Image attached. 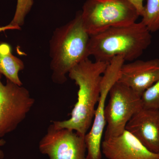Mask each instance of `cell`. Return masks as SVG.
I'll list each match as a JSON object with an SVG mask.
<instances>
[{"label":"cell","instance_id":"6da1fadb","mask_svg":"<svg viewBox=\"0 0 159 159\" xmlns=\"http://www.w3.org/2000/svg\"><path fill=\"white\" fill-rule=\"evenodd\" d=\"M108 64L96 61L93 62L88 58L70 71L69 77L78 87L77 101L70 119L52 121L55 128L67 129L84 136L88 132L99 101L102 75Z\"/></svg>","mask_w":159,"mask_h":159},{"label":"cell","instance_id":"7a4b0ae2","mask_svg":"<svg viewBox=\"0 0 159 159\" xmlns=\"http://www.w3.org/2000/svg\"><path fill=\"white\" fill-rule=\"evenodd\" d=\"M151 32L142 22L111 27L90 35L89 55L96 61L110 62L115 57L125 61L138 59L152 43Z\"/></svg>","mask_w":159,"mask_h":159},{"label":"cell","instance_id":"3957f363","mask_svg":"<svg viewBox=\"0 0 159 159\" xmlns=\"http://www.w3.org/2000/svg\"><path fill=\"white\" fill-rule=\"evenodd\" d=\"M90 37L83 25L80 11L73 20L55 29L50 41L53 82L60 84L65 83L70 71L89 58Z\"/></svg>","mask_w":159,"mask_h":159},{"label":"cell","instance_id":"277c9868","mask_svg":"<svg viewBox=\"0 0 159 159\" xmlns=\"http://www.w3.org/2000/svg\"><path fill=\"white\" fill-rule=\"evenodd\" d=\"M80 12L83 25L90 35L133 24L140 16L128 0H87Z\"/></svg>","mask_w":159,"mask_h":159},{"label":"cell","instance_id":"5b68a950","mask_svg":"<svg viewBox=\"0 0 159 159\" xmlns=\"http://www.w3.org/2000/svg\"><path fill=\"white\" fill-rule=\"evenodd\" d=\"M108 96L104 111L107 126L104 139L123 134L129 120L143 108L141 96L118 81L112 87Z\"/></svg>","mask_w":159,"mask_h":159},{"label":"cell","instance_id":"8992f818","mask_svg":"<svg viewBox=\"0 0 159 159\" xmlns=\"http://www.w3.org/2000/svg\"><path fill=\"white\" fill-rule=\"evenodd\" d=\"M2 77L0 74V139L17 128L35 101L25 88L8 80L3 84Z\"/></svg>","mask_w":159,"mask_h":159},{"label":"cell","instance_id":"52a82bcc","mask_svg":"<svg viewBox=\"0 0 159 159\" xmlns=\"http://www.w3.org/2000/svg\"><path fill=\"white\" fill-rule=\"evenodd\" d=\"M125 62L122 57H115L109 63L102 75L99 101L93 121L90 129L85 135L87 159L102 158V139L106 125L104 116L106 100L111 88L118 80L120 69Z\"/></svg>","mask_w":159,"mask_h":159},{"label":"cell","instance_id":"ba28073f","mask_svg":"<svg viewBox=\"0 0 159 159\" xmlns=\"http://www.w3.org/2000/svg\"><path fill=\"white\" fill-rule=\"evenodd\" d=\"M41 153L49 159H87L85 136L51 123L39 144Z\"/></svg>","mask_w":159,"mask_h":159},{"label":"cell","instance_id":"9c48e42d","mask_svg":"<svg viewBox=\"0 0 159 159\" xmlns=\"http://www.w3.org/2000/svg\"><path fill=\"white\" fill-rule=\"evenodd\" d=\"M159 79V59H137L124 63L117 81L127 86L140 96Z\"/></svg>","mask_w":159,"mask_h":159},{"label":"cell","instance_id":"30bf717a","mask_svg":"<svg viewBox=\"0 0 159 159\" xmlns=\"http://www.w3.org/2000/svg\"><path fill=\"white\" fill-rule=\"evenodd\" d=\"M101 150L108 159H159V153L148 150L126 130L118 136L104 139Z\"/></svg>","mask_w":159,"mask_h":159},{"label":"cell","instance_id":"8fae6325","mask_svg":"<svg viewBox=\"0 0 159 159\" xmlns=\"http://www.w3.org/2000/svg\"><path fill=\"white\" fill-rule=\"evenodd\" d=\"M125 130L148 150L159 153V110L142 108L129 120Z\"/></svg>","mask_w":159,"mask_h":159},{"label":"cell","instance_id":"7c38bea8","mask_svg":"<svg viewBox=\"0 0 159 159\" xmlns=\"http://www.w3.org/2000/svg\"><path fill=\"white\" fill-rule=\"evenodd\" d=\"M25 68L22 61L13 55L11 46L7 43L0 42V74L6 79L18 85H22L19 73Z\"/></svg>","mask_w":159,"mask_h":159},{"label":"cell","instance_id":"4fadbf2b","mask_svg":"<svg viewBox=\"0 0 159 159\" xmlns=\"http://www.w3.org/2000/svg\"><path fill=\"white\" fill-rule=\"evenodd\" d=\"M141 16V21L151 33L159 31V0H147Z\"/></svg>","mask_w":159,"mask_h":159},{"label":"cell","instance_id":"5bb4252c","mask_svg":"<svg viewBox=\"0 0 159 159\" xmlns=\"http://www.w3.org/2000/svg\"><path fill=\"white\" fill-rule=\"evenodd\" d=\"M143 108L159 110V79L141 96Z\"/></svg>","mask_w":159,"mask_h":159},{"label":"cell","instance_id":"9a60e30c","mask_svg":"<svg viewBox=\"0 0 159 159\" xmlns=\"http://www.w3.org/2000/svg\"><path fill=\"white\" fill-rule=\"evenodd\" d=\"M34 0H17L16 9L11 25L20 27L24 25L26 16L31 11Z\"/></svg>","mask_w":159,"mask_h":159},{"label":"cell","instance_id":"2e32d148","mask_svg":"<svg viewBox=\"0 0 159 159\" xmlns=\"http://www.w3.org/2000/svg\"><path fill=\"white\" fill-rule=\"evenodd\" d=\"M136 9L140 16H142L144 11L143 0H128Z\"/></svg>","mask_w":159,"mask_h":159},{"label":"cell","instance_id":"e0dca14e","mask_svg":"<svg viewBox=\"0 0 159 159\" xmlns=\"http://www.w3.org/2000/svg\"><path fill=\"white\" fill-rule=\"evenodd\" d=\"M20 27L18 26H13L9 24L7 25L0 27V32L9 30H20Z\"/></svg>","mask_w":159,"mask_h":159},{"label":"cell","instance_id":"ac0fdd59","mask_svg":"<svg viewBox=\"0 0 159 159\" xmlns=\"http://www.w3.org/2000/svg\"><path fill=\"white\" fill-rule=\"evenodd\" d=\"M6 142L4 139H0V159H3L5 157L4 152L1 149V147L5 145L6 144Z\"/></svg>","mask_w":159,"mask_h":159},{"label":"cell","instance_id":"d6986e66","mask_svg":"<svg viewBox=\"0 0 159 159\" xmlns=\"http://www.w3.org/2000/svg\"></svg>","mask_w":159,"mask_h":159}]
</instances>
